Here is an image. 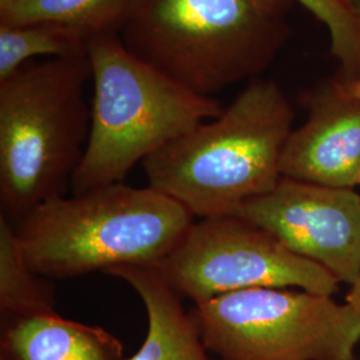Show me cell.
I'll return each instance as SVG.
<instances>
[{
	"instance_id": "7",
	"label": "cell",
	"mask_w": 360,
	"mask_h": 360,
	"mask_svg": "<svg viewBox=\"0 0 360 360\" xmlns=\"http://www.w3.org/2000/svg\"><path fill=\"white\" fill-rule=\"evenodd\" d=\"M154 267L181 299L195 304L259 287L323 295H333L339 287L330 271L236 215L193 221L178 245Z\"/></svg>"
},
{
	"instance_id": "15",
	"label": "cell",
	"mask_w": 360,
	"mask_h": 360,
	"mask_svg": "<svg viewBox=\"0 0 360 360\" xmlns=\"http://www.w3.org/2000/svg\"><path fill=\"white\" fill-rule=\"evenodd\" d=\"M314 13L331 37V49L347 72V82L360 74V22L345 0H296Z\"/></svg>"
},
{
	"instance_id": "13",
	"label": "cell",
	"mask_w": 360,
	"mask_h": 360,
	"mask_svg": "<svg viewBox=\"0 0 360 360\" xmlns=\"http://www.w3.org/2000/svg\"><path fill=\"white\" fill-rule=\"evenodd\" d=\"M49 279L25 259L13 221L0 217V318L55 311Z\"/></svg>"
},
{
	"instance_id": "14",
	"label": "cell",
	"mask_w": 360,
	"mask_h": 360,
	"mask_svg": "<svg viewBox=\"0 0 360 360\" xmlns=\"http://www.w3.org/2000/svg\"><path fill=\"white\" fill-rule=\"evenodd\" d=\"M89 44L90 40L83 34L58 23L0 25V80L13 77L28 60L39 56H87Z\"/></svg>"
},
{
	"instance_id": "17",
	"label": "cell",
	"mask_w": 360,
	"mask_h": 360,
	"mask_svg": "<svg viewBox=\"0 0 360 360\" xmlns=\"http://www.w3.org/2000/svg\"><path fill=\"white\" fill-rule=\"evenodd\" d=\"M340 86L347 95L355 98V99H360V77L346 82L345 84H340Z\"/></svg>"
},
{
	"instance_id": "11",
	"label": "cell",
	"mask_w": 360,
	"mask_h": 360,
	"mask_svg": "<svg viewBox=\"0 0 360 360\" xmlns=\"http://www.w3.org/2000/svg\"><path fill=\"white\" fill-rule=\"evenodd\" d=\"M105 274L129 284L147 314L148 328L142 346L124 360H212L181 297L155 267L120 266Z\"/></svg>"
},
{
	"instance_id": "8",
	"label": "cell",
	"mask_w": 360,
	"mask_h": 360,
	"mask_svg": "<svg viewBox=\"0 0 360 360\" xmlns=\"http://www.w3.org/2000/svg\"><path fill=\"white\" fill-rule=\"evenodd\" d=\"M233 215L271 232L339 282H355L360 271V195L352 188L282 176L272 191L242 205Z\"/></svg>"
},
{
	"instance_id": "12",
	"label": "cell",
	"mask_w": 360,
	"mask_h": 360,
	"mask_svg": "<svg viewBox=\"0 0 360 360\" xmlns=\"http://www.w3.org/2000/svg\"><path fill=\"white\" fill-rule=\"evenodd\" d=\"M129 3V0H19L0 13V25L58 23L92 40L119 34Z\"/></svg>"
},
{
	"instance_id": "1",
	"label": "cell",
	"mask_w": 360,
	"mask_h": 360,
	"mask_svg": "<svg viewBox=\"0 0 360 360\" xmlns=\"http://www.w3.org/2000/svg\"><path fill=\"white\" fill-rule=\"evenodd\" d=\"M292 120L294 110L279 86L255 79L220 115L148 156L142 163L148 186L195 218L233 215L282 179Z\"/></svg>"
},
{
	"instance_id": "5",
	"label": "cell",
	"mask_w": 360,
	"mask_h": 360,
	"mask_svg": "<svg viewBox=\"0 0 360 360\" xmlns=\"http://www.w3.org/2000/svg\"><path fill=\"white\" fill-rule=\"evenodd\" d=\"M90 136L72 181L82 193L123 181L168 143L221 114L212 96L186 89L124 47L117 35L89 44Z\"/></svg>"
},
{
	"instance_id": "2",
	"label": "cell",
	"mask_w": 360,
	"mask_h": 360,
	"mask_svg": "<svg viewBox=\"0 0 360 360\" xmlns=\"http://www.w3.org/2000/svg\"><path fill=\"white\" fill-rule=\"evenodd\" d=\"M193 221L166 193L120 181L53 198L13 226L32 270L46 279H71L120 266L154 267Z\"/></svg>"
},
{
	"instance_id": "9",
	"label": "cell",
	"mask_w": 360,
	"mask_h": 360,
	"mask_svg": "<svg viewBox=\"0 0 360 360\" xmlns=\"http://www.w3.org/2000/svg\"><path fill=\"white\" fill-rule=\"evenodd\" d=\"M282 176L327 187L360 181V99L340 84L309 99V116L292 129L281 162Z\"/></svg>"
},
{
	"instance_id": "16",
	"label": "cell",
	"mask_w": 360,
	"mask_h": 360,
	"mask_svg": "<svg viewBox=\"0 0 360 360\" xmlns=\"http://www.w3.org/2000/svg\"><path fill=\"white\" fill-rule=\"evenodd\" d=\"M346 303L351 309H354L358 315H360V271L355 279V282L351 284V290L346 296Z\"/></svg>"
},
{
	"instance_id": "20",
	"label": "cell",
	"mask_w": 360,
	"mask_h": 360,
	"mask_svg": "<svg viewBox=\"0 0 360 360\" xmlns=\"http://www.w3.org/2000/svg\"><path fill=\"white\" fill-rule=\"evenodd\" d=\"M359 184H360V181H359Z\"/></svg>"
},
{
	"instance_id": "10",
	"label": "cell",
	"mask_w": 360,
	"mask_h": 360,
	"mask_svg": "<svg viewBox=\"0 0 360 360\" xmlns=\"http://www.w3.org/2000/svg\"><path fill=\"white\" fill-rule=\"evenodd\" d=\"M122 342L55 311L0 318V360H124Z\"/></svg>"
},
{
	"instance_id": "18",
	"label": "cell",
	"mask_w": 360,
	"mask_h": 360,
	"mask_svg": "<svg viewBox=\"0 0 360 360\" xmlns=\"http://www.w3.org/2000/svg\"><path fill=\"white\" fill-rule=\"evenodd\" d=\"M345 1L347 3L348 8L360 22V0H345Z\"/></svg>"
},
{
	"instance_id": "3",
	"label": "cell",
	"mask_w": 360,
	"mask_h": 360,
	"mask_svg": "<svg viewBox=\"0 0 360 360\" xmlns=\"http://www.w3.org/2000/svg\"><path fill=\"white\" fill-rule=\"evenodd\" d=\"M285 0H129L117 37L186 89L212 96L255 77L287 38Z\"/></svg>"
},
{
	"instance_id": "6",
	"label": "cell",
	"mask_w": 360,
	"mask_h": 360,
	"mask_svg": "<svg viewBox=\"0 0 360 360\" xmlns=\"http://www.w3.org/2000/svg\"><path fill=\"white\" fill-rule=\"evenodd\" d=\"M207 349L221 360H355L360 315L331 295L259 287L190 311Z\"/></svg>"
},
{
	"instance_id": "4",
	"label": "cell",
	"mask_w": 360,
	"mask_h": 360,
	"mask_svg": "<svg viewBox=\"0 0 360 360\" xmlns=\"http://www.w3.org/2000/svg\"><path fill=\"white\" fill-rule=\"evenodd\" d=\"M89 56L23 65L0 80V207L16 223L63 196L90 136Z\"/></svg>"
},
{
	"instance_id": "19",
	"label": "cell",
	"mask_w": 360,
	"mask_h": 360,
	"mask_svg": "<svg viewBox=\"0 0 360 360\" xmlns=\"http://www.w3.org/2000/svg\"><path fill=\"white\" fill-rule=\"evenodd\" d=\"M19 0H0V13L8 10L10 7H13L15 3H18Z\"/></svg>"
}]
</instances>
